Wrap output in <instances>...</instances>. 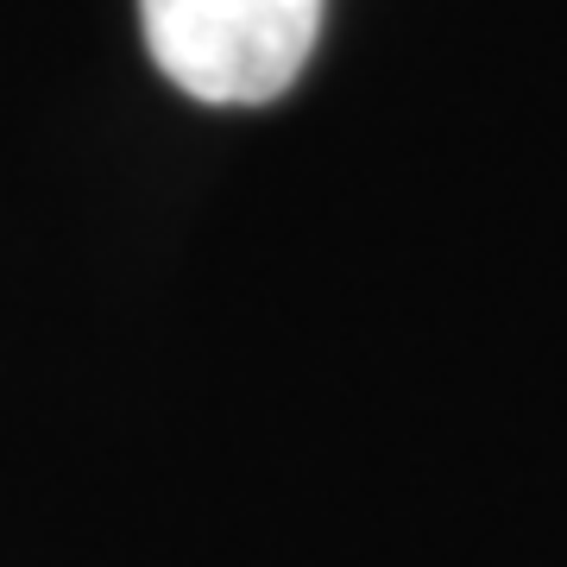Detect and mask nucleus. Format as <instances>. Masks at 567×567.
<instances>
[{"instance_id":"f257e3e1","label":"nucleus","mask_w":567,"mask_h":567,"mask_svg":"<svg viewBox=\"0 0 567 567\" xmlns=\"http://www.w3.org/2000/svg\"><path fill=\"white\" fill-rule=\"evenodd\" d=\"M145 51L189 102L259 107L303 76L322 0H140Z\"/></svg>"}]
</instances>
